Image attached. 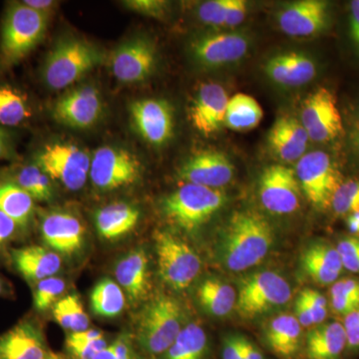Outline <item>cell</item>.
Listing matches in <instances>:
<instances>
[{"label":"cell","instance_id":"6da1fadb","mask_svg":"<svg viewBox=\"0 0 359 359\" xmlns=\"http://www.w3.org/2000/svg\"><path fill=\"white\" fill-rule=\"evenodd\" d=\"M273 237V228L259 212H236L219 241V261L231 271L257 266L269 254Z\"/></svg>","mask_w":359,"mask_h":359},{"label":"cell","instance_id":"7a4b0ae2","mask_svg":"<svg viewBox=\"0 0 359 359\" xmlns=\"http://www.w3.org/2000/svg\"><path fill=\"white\" fill-rule=\"evenodd\" d=\"M102 61V51L91 42L79 37H65L53 45L46 56L42 77L49 88L66 89Z\"/></svg>","mask_w":359,"mask_h":359},{"label":"cell","instance_id":"3957f363","mask_svg":"<svg viewBox=\"0 0 359 359\" xmlns=\"http://www.w3.org/2000/svg\"><path fill=\"white\" fill-rule=\"evenodd\" d=\"M185 313L176 299L160 295L143 309L137 337L144 351L161 355L173 344L184 327Z\"/></svg>","mask_w":359,"mask_h":359},{"label":"cell","instance_id":"277c9868","mask_svg":"<svg viewBox=\"0 0 359 359\" xmlns=\"http://www.w3.org/2000/svg\"><path fill=\"white\" fill-rule=\"evenodd\" d=\"M226 200L219 189L185 184L164 200L163 211L172 224L191 233L207 223Z\"/></svg>","mask_w":359,"mask_h":359},{"label":"cell","instance_id":"5b68a950","mask_svg":"<svg viewBox=\"0 0 359 359\" xmlns=\"http://www.w3.org/2000/svg\"><path fill=\"white\" fill-rule=\"evenodd\" d=\"M47 21V13L34 11L22 2L11 6L2 26L1 62L13 65L25 58L43 37Z\"/></svg>","mask_w":359,"mask_h":359},{"label":"cell","instance_id":"8992f818","mask_svg":"<svg viewBox=\"0 0 359 359\" xmlns=\"http://www.w3.org/2000/svg\"><path fill=\"white\" fill-rule=\"evenodd\" d=\"M292 299L290 283L273 271H257L238 283L236 309L245 318H254L285 306Z\"/></svg>","mask_w":359,"mask_h":359},{"label":"cell","instance_id":"52a82bcc","mask_svg":"<svg viewBox=\"0 0 359 359\" xmlns=\"http://www.w3.org/2000/svg\"><path fill=\"white\" fill-rule=\"evenodd\" d=\"M295 175L306 199L316 209L332 205L337 189L344 182L337 163L323 151H313L297 161Z\"/></svg>","mask_w":359,"mask_h":359},{"label":"cell","instance_id":"ba28073f","mask_svg":"<svg viewBox=\"0 0 359 359\" xmlns=\"http://www.w3.org/2000/svg\"><path fill=\"white\" fill-rule=\"evenodd\" d=\"M155 247L163 280L177 290L190 287L202 268L197 252L183 240L166 231L156 233Z\"/></svg>","mask_w":359,"mask_h":359},{"label":"cell","instance_id":"9c48e42d","mask_svg":"<svg viewBox=\"0 0 359 359\" xmlns=\"http://www.w3.org/2000/svg\"><path fill=\"white\" fill-rule=\"evenodd\" d=\"M36 165L70 191L83 188L89 177L91 157L72 143L48 144L39 153Z\"/></svg>","mask_w":359,"mask_h":359},{"label":"cell","instance_id":"30bf717a","mask_svg":"<svg viewBox=\"0 0 359 359\" xmlns=\"http://www.w3.org/2000/svg\"><path fill=\"white\" fill-rule=\"evenodd\" d=\"M141 174V162L125 149L104 146L91 157L89 177L101 191H114L132 185Z\"/></svg>","mask_w":359,"mask_h":359},{"label":"cell","instance_id":"8fae6325","mask_svg":"<svg viewBox=\"0 0 359 359\" xmlns=\"http://www.w3.org/2000/svg\"><path fill=\"white\" fill-rule=\"evenodd\" d=\"M301 123L309 140L327 143L339 137L344 123L334 94L325 87L314 90L302 105Z\"/></svg>","mask_w":359,"mask_h":359},{"label":"cell","instance_id":"7c38bea8","mask_svg":"<svg viewBox=\"0 0 359 359\" xmlns=\"http://www.w3.org/2000/svg\"><path fill=\"white\" fill-rule=\"evenodd\" d=\"M249 48V36L240 32L205 33L190 43L194 60L205 67L233 65L244 58Z\"/></svg>","mask_w":359,"mask_h":359},{"label":"cell","instance_id":"4fadbf2b","mask_svg":"<svg viewBox=\"0 0 359 359\" xmlns=\"http://www.w3.org/2000/svg\"><path fill=\"white\" fill-rule=\"evenodd\" d=\"M157 62L154 42L145 36L128 39L113 51L111 70L118 81L135 84L151 76Z\"/></svg>","mask_w":359,"mask_h":359},{"label":"cell","instance_id":"5bb4252c","mask_svg":"<svg viewBox=\"0 0 359 359\" xmlns=\"http://www.w3.org/2000/svg\"><path fill=\"white\" fill-rule=\"evenodd\" d=\"M301 191L294 170L283 165L266 168L259 178V200L264 209L273 214L287 215L297 211Z\"/></svg>","mask_w":359,"mask_h":359},{"label":"cell","instance_id":"9a60e30c","mask_svg":"<svg viewBox=\"0 0 359 359\" xmlns=\"http://www.w3.org/2000/svg\"><path fill=\"white\" fill-rule=\"evenodd\" d=\"M103 105L100 92L91 85H82L66 92L54 104L56 121L73 129H88L101 117Z\"/></svg>","mask_w":359,"mask_h":359},{"label":"cell","instance_id":"2e32d148","mask_svg":"<svg viewBox=\"0 0 359 359\" xmlns=\"http://www.w3.org/2000/svg\"><path fill=\"white\" fill-rule=\"evenodd\" d=\"M135 129L151 145L162 146L173 136L174 110L164 99H141L130 106Z\"/></svg>","mask_w":359,"mask_h":359},{"label":"cell","instance_id":"e0dca14e","mask_svg":"<svg viewBox=\"0 0 359 359\" xmlns=\"http://www.w3.org/2000/svg\"><path fill=\"white\" fill-rule=\"evenodd\" d=\"M235 175L231 160L219 151H201L191 156L179 169L186 184L219 189L228 185Z\"/></svg>","mask_w":359,"mask_h":359},{"label":"cell","instance_id":"ac0fdd59","mask_svg":"<svg viewBox=\"0 0 359 359\" xmlns=\"http://www.w3.org/2000/svg\"><path fill=\"white\" fill-rule=\"evenodd\" d=\"M229 96L222 85L203 84L189 107V120L194 128L204 136H211L224 124Z\"/></svg>","mask_w":359,"mask_h":359},{"label":"cell","instance_id":"d6986e66","mask_svg":"<svg viewBox=\"0 0 359 359\" xmlns=\"http://www.w3.org/2000/svg\"><path fill=\"white\" fill-rule=\"evenodd\" d=\"M280 29L292 37L318 34L330 22V4L323 0H302L285 7L278 13Z\"/></svg>","mask_w":359,"mask_h":359},{"label":"cell","instance_id":"ffe728a7","mask_svg":"<svg viewBox=\"0 0 359 359\" xmlns=\"http://www.w3.org/2000/svg\"><path fill=\"white\" fill-rule=\"evenodd\" d=\"M264 70L271 81L289 88L309 83L318 73L313 59L299 51H287L273 55L266 61Z\"/></svg>","mask_w":359,"mask_h":359},{"label":"cell","instance_id":"44dd1931","mask_svg":"<svg viewBox=\"0 0 359 359\" xmlns=\"http://www.w3.org/2000/svg\"><path fill=\"white\" fill-rule=\"evenodd\" d=\"M41 233L45 244L50 249L68 256L83 245V224L70 212H53L47 215L42 221Z\"/></svg>","mask_w":359,"mask_h":359},{"label":"cell","instance_id":"7402d4cb","mask_svg":"<svg viewBox=\"0 0 359 359\" xmlns=\"http://www.w3.org/2000/svg\"><path fill=\"white\" fill-rule=\"evenodd\" d=\"M309 135L301 121L283 116L269 130L268 142L273 155L283 162L299 161L306 152Z\"/></svg>","mask_w":359,"mask_h":359},{"label":"cell","instance_id":"603a6c76","mask_svg":"<svg viewBox=\"0 0 359 359\" xmlns=\"http://www.w3.org/2000/svg\"><path fill=\"white\" fill-rule=\"evenodd\" d=\"M48 351L36 325L22 321L0 337V359H45Z\"/></svg>","mask_w":359,"mask_h":359},{"label":"cell","instance_id":"cb8c5ba5","mask_svg":"<svg viewBox=\"0 0 359 359\" xmlns=\"http://www.w3.org/2000/svg\"><path fill=\"white\" fill-rule=\"evenodd\" d=\"M304 273L316 283L334 285L344 271L337 248L327 243L318 242L309 245L301 257Z\"/></svg>","mask_w":359,"mask_h":359},{"label":"cell","instance_id":"d4e9b609","mask_svg":"<svg viewBox=\"0 0 359 359\" xmlns=\"http://www.w3.org/2000/svg\"><path fill=\"white\" fill-rule=\"evenodd\" d=\"M118 285L137 302L147 294L149 289V259L143 250H135L122 257L115 266Z\"/></svg>","mask_w":359,"mask_h":359},{"label":"cell","instance_id":"484cf974","mask_svg":"<svg viewBox=\"0 0 359 359\" xmlns=\"http://www.w3.org/2000/svg\"><path fill=\"white\" fill-rule=\"evenodd\" d=\"M13 261L21 275L33 282L51 278L61 268L59 255L39 245L13 250Z\"/></svg>","mask_w":359,"mask_h":359},{"label":"cell","instance_id":"4316f807","mask_svg":"<svg viewBox=\"0 0 359 359\" xmlns=\"http://www.w3.org/2000/svg\"><path fill=\"white\" fill-rule=\"evenodd\" d=\"M266 344L282 359H292L301 348L302 327L294 316L283 313L273 318L264 330Z\"/></svg>","mask_w":359,"mask_h":359},{"label":"cell","instance_id":"83f0119b","mask_svg":"<svg viewBox=\"0 0 359 359\" xmlns=\"http://www.w3.org/2000/svg\"><path fill=\"white\" fill-rule=\"evenodd\" d=\"M346 348V330L344 325L337 321L321 323L306 335L308 359H341Z\"/></svg>","mask_w":359,"mask_h":359},{"label":"cell","instance_id":"f1b7e54d","mask_svg":"<svg viewBox=\"0 0 359 359\" xmlns=\"http://www.w3.org/2000/svg\"><path fill=\"white\" fill-rule=\"evenodd\" d=\"M140 219V211L128 203L118 202L97 211V231L105 240H117L134 230Z\"/></svg>","mask_w":359,"mask_h":359},{"label":"cell","instance_id":"f546056e","mask_svg":"<svg viewBox=\"0 0 359 359\" xmlns=\"http://www.w3.org/2000/svg\"><path fill=\"white\" fill-rule=\"evenodd\" d=\"M201 306L214 316H224L236 308L237 292L229 283L219 278H205L197 290Z\"/></svg>","mask_w":359,"mask_h":359},{"label":"cell","instance_id":"4dcf8cb0","mask_svg":"<svg viewBox=\"0 0 359 359\" xmlns=\"http://www.w3.org/2000/svg\"><path fill=\"white\" fill-rule=\"evenodd\" d=\"M264 117V111L254 97L238 93L229 99L224 125L233 131L256 128Z\"/></svg>","mask_w":359,"mask_h":359},{"label":"cell","instance_id":"1f68e13d","mask_svg":"<svg viewBox=\"0 0 359 359\" xmlns=\"http://www.w3.org/2000/svg\"><path fill=\"white\" fill-rule=\"evenodd\" d=\"M208 339L198 323L187 325L171 346L161 354L160 359H205Z\"/></svg>","mask_w":359,"mask_h":359},{"label":"cell","instance_id":"d6a6232c","mask_svg":"<svg viewBox=\"0 0 359 359\" xmlns=\"http://www.w3.org/2000/svg\"><path fill=\"white\" fill-rule=\"evenodd\" d=\"M34 200L18 184H0V211L13 219L18 226H25L32 219Z\"/></svg>","mask_w":359,"mask_h":359},{"label":"cell","instance_id":"836d02e7","mask_svg":"<svg viewBox=\"0 0 359 359\" xmlns=\"http://www.w3.org/2000/svg\"><path fill=\"white\" fill-rule=\"evenodd\" d=\"M91 309L101 318H115L124 311L126 299L122 287L114 280L105 278L100 280L90 297Z\"/></svg>","mask_w":359,"mask_h":359},{"label":"cell","instance_id":"e575fe53","mask_svg":"<svg viewBox=\"0 0 359 359\" xmlns=\"http://www.w3.org/2000/svg\"><path fill=\"white\" fill-rule=\"evenodd\" d=\"M53 316L61 327L70 332H82L89 328V316L76 294L59 299L53 306Z\"/></svg>","mask_w":359,"mask_h":359},{"label":"cell","instance_id":"d590c367","mask_svg":"<svg viewBox=\"0 0 359 359\" xmlns=\"http://www.w3.org/2000/svg\"><path fill=\"white\" fill-rule=\"evenodd\" d=\"M30 116L27 101L20 91L11 86H0V124L18 126Z\"/></svg>","mask_w":359,"mask_h":359},{"label":"cell","instance_id":"8d00e7d4","mask_svg":"<svg viewBox=\"0 0 359 359\" xmlns=\"http://www.w3.org/2000/svg\"><path fill=\"white\" fill-rule=\"evenodd\" d=\"M18 185L32 196L33 200L50 201L53 186L50 177L37 165L23 167L16 177Z\"/></svg>","mask_w":359,"mask_h":359},{"label":"cell","instance_id":"74e56055","mask_svg":"<svg viewBox=\"0 0 359 359\" xmlns=\"http://www.w3.org/2000/svg\"><path fill=\"white\" fill-rule=\"evenodd\" d=\"M330 208L339 216L359 212V178L342 182L332 198Z\"/></svg>","mask_w":359,"mask_h":359},{"label":"cell","instance_id":"f35d334b","mask_svg":"<svg viewBox=\"0 0 359 359\" xmlns=\"http://www.w3.org/2000/svg\"><path fill=\"white\" fill-rule=\"evenodd\" d=\"M65 280L55 276L40 280L37 283L33 297L35 309L39 311H44L53 306L59 301V297L65 292Z\"/></svg>","mask_w":359,"mask_h":359},{"label":"cell","instance_id":"ab89813d","mask_svg":"<svg viewBox=\"0 0 359 359\" xmlns=\"http://www.w3.org/2000/svg\"><path fill=\"white\" fill-rule=\"evenodd\" d=\"M229 0H209L198 8V16L203 23L211 26H224Z\"/></svg>","mask_w":359,"mask_h":359},{"label":"cell","instance_id":"60d3db41","mask_svg":"<svg viewBox=\"0 0 359 359\" xmlns=\"http://www.w3.org/2000/svg\"><path fill=\"white\" fill-rule=\"evenodd\" d=\"M342 266L353 273H359V238L346 237L337 245Z\"/></svg>","mask_w":359,"mask_h":359},{"label":"cell","instance_id":"b9f144b4","mask_svg":"<svg viewBox=\"0 0 359 359\" xmlns=\"http://www.w3.org/2000/svg\"><path fill=\"white\" fill-rule=\"evenodd\" d=\"M124 6L134 13L157 20H162L169 13V4L163 0H127Z\"/></svg>","mask_w":359,"mask_h":359},{"label":"cell","instance_id":"7bdbcfd3","mask_svg":"<svg viewBox=\"0 0 359 359\" xmlns=\"http://www.w3.org/2000/svg\"><path fill=\"white\" fill-rule=\"evenodd\" d=\"M105 339L92 340V341H79V340L66 339V347L70 353L77 359H93L97 354L107 347Z\"/></svg>","mask_w":359,"mask_h":359},{"label":"cell","instance_id":"ee69618b","mask_svg":"<svg viewBox=\"0 0 359 359\" xmlns=\"http://www.w3.org/2000/svg\"><path fill=\"white\" fill-rule=\"evenodd\" d=\"M299 295L308 306L313 325H321L327 316V299L320 292L311 289L302 290Z\"/></svg>","mask_w":359,"mask_h":359},{"label":"cell","instance_id":"f6af8a7d","mask_svg":"<svg viewBox=\"0 0 359 359\" xmlns=\"http://www.w3.org/2000/svg\"><path fill=\"white\" fill-rule=\"evenodd\" d=\"M344 327L347 351L351 353H359V308L344 316Z\"/></svg>","mask_w":359,"mask_h":359},{"label":"cell","instance_id":"bcb514c9","mask_svg":"<svg viewBox=\"0 0 359 359\" xmlns=\"http://www.w3.org/2000/svg\"><path fill=\"white\" fill-rule=\"evenodd\" d=\"M93 359H133L129 340L124 337L115 340Z\"/></svg>","mask_w":359,"mask_h":359},{"label":"cell","instance_id":"7dc6e473","mask_svg":"<svg viewBox=\"0 0 359 359\" xmlns=\"http://www.w3.org/2000/svg\"><path fill=\"white\" fill-rule=\"evenodd\" d=\"M330 297H344L359 302L358 278H342L337 280L330 289Z\"/></svg>","mask_w":359,"mask_h":359},{"label":"cell","instance_id":"c3c4849f","mask_svg":"<svg viewBox=\"0 0 359 359\" xmlns=\"http://www.w3.org/2000/svg\"><path fill=\"white\" fill-rule=\"evenodd\" d=\"M248 13V4L245 0H229L226 9V27H236L245 20Z\"/></svg>","mask_w":359,"mask_h":359},{"label":"cell","instance_id":"681fc988","mask_svg":"<svg viewBox=\"0 0 359 359\" xmlns=\"http://www.w3.org/2000/svg\"><path fill=\"white\" fill-rule=\"evenodd\" d=\"M244 339L237 335H231L224 339L223 359H241L243 356Z\"/></svg>","mask_w":359,"mask_h":359},{"label":"cell","instance_id":"f907efd6","mask_svg":"<svg viewBox=\"0 0 359 359\" xmlns=\"http://www.w3.org/2000/svg\"><path fill=\"white\" fill-rule=\"evenodd\" d=\"M351 14H349V29L354 46L359 53V0L351 2Z\"/></svg>","mask_w":359,"mask_h":359},{"label":"cell","instance_id":"816d5d0a","mask_svg":"<svg viewBox=\"0 0 359 359\" xmlns=\"http://www.w3.org/2000/svg\"><path fill=\"white\" fill-rule=\"evenodd\" d=\"M295 318L299 321L301 327H309L313 325V318H311V313H309L308 306L306 302L302 299L301 295H299L297 301H295Z\"/></svg>","mask_w":359,"mask_h":359},{"label":"cell","instance_id":"f5cc1de1","mask_svg":"<svg viewBox=\"0 0 359 359\" xmlns=\"http://www.w3.org/2000/svg\"><path fill=\"white\" fill-rule=\"evenodd\" d=\"M16 228L18 226L13 219L6 216L4 212L0 211V245L13 237Z\"/></svg>","mask_w":359,"mask_h":359},{"label":"cell","instance_id":"db71d44e","mask_svg":"<svg viewBox=\"0 0 359 359\" xmlns=\"http://www.w3.org/2000/svg\"><path fill=\"white\" fill-rule=\"evenodd\" d=\"M347 140H348L349 148H351L353 157L359 163V122L354 118H353L351 125H349Z\"/></svg>","mask_w":359,"mask_h":359},{"label":"cell","instance_id":"11a10c76","mask_svg":"<svg viewBox=\"0 0 359 359\" xmlns=\"http://www.w3.org/2000/svg\"><path fill=\"white\" fill-rule=\"evenodd\" d=\"M67 337L71 339L79 340V341H92V340L103 339L104 334L100 330L88 328V330H82V332H71Z\"/></svg>","mask_w":359,"mask_h":359},{"label":"cell","instance_id":"9f6ffc18","mask_svg":"<svg viewBox=\"0 0 359 359\" xmlns=\"http://www.w3.org/2000/svg\"><path fill=\"white\" fill-rule=\"evenodd\" d=\"M26 6L34 9V11H41V13H47L55 6V2L51 0H26L22 2Z\"/></svg>","mask_w":359,"mask_h":359},{"label":"cell","instance_id":"6f0895ef","mask_svg":"<svg viewBox=\"0 0 359 359\" xmlns=\"http://www.w3.org/2000/svg\"><path fill=\"white\" fill-rule=\"evenodd\" d=\"M243 351H244L245 356L248 359H264L263 354L261 353V351L245 339L244 344H243Z\"/></svg>","mask_w":359,"mask_h":359},{"label":"cell","instance_id":"680465c9","mask_svg":"<svg viewBox=\"0 0 359 359\" xmlns=\"http://www.w3.org/2000/svg\"><path fill=\"white\" fill-rule=\"evenodd\" d=\"M347 226L353 235H359V212L349 215L348 219H347Z\"/></svg>","mask_w":359,"mask_h":359},{"label":"cell","instance_id":"91938a15","mask_svg":"<svg viewBox=\"0 0 359 359\" xmlns=\"http://www.w3.org/2000/svg\"><path fill=\"white\" fill-rule=\"evenodd\" d=\"M8 152V146H7L6 135L4 130L0 129V159L6 157Z\"/></svg>","mask_w":359,"mask_h":359},{"label":"cell","instance_id":"94428289","mask_svg":"<svg viewBox=\"0 0 359 359\" xmlns=\"http://www.w3.org/2000/svg\"><path fill=\"white\" fill-rule=\"evenodd\" d=\"M45 359H63V358H61V356L58 355V354L48 351V353H47L46 358H45Z\"/></svg>","mask_w":359,"mask_h":359},{"label":"cell","instance_id":"6125c7cd","mask_svg":"<svg viewBox=\"0 0 359 359\" xmlns=\"http://www.w3.org/2000/svg\"><path fill=\"white\" fill-rule=\"evenodd\" d=\"M353 118H354V119L358 120V121L359 122V106L358 108V111H356L355 114H354V116H353Z\"/></svg>","mask_w":359,"mask_h":359},{"label":"cell","instance_id":"be15d7a7","mask_svg":"<svg viewBox=\"0 0 359 359\" xmlns=\"http://www.w3.org/2000/svg\"><path fill=\"white\" fill-rule=\"evenodd\" d=\"M2 292V283L0 282V294H1Z\"/></svg>","mask_w":359,"mask_h":359},{"label":"cell","instance_id":"e7e4bbea","mask_svg":"<svg viewBox=\"0 0 359 359\" xmlns=\"http://www.w3.org/2000/svg\"><path fill=\"white\" fill-rule=\"evenodd\" d=\"M241 359H248L247 358H245V354H244V351H243V356H242V358Z\"/></svg>","mask_w":359,"mask_h":359}]
</instances>
